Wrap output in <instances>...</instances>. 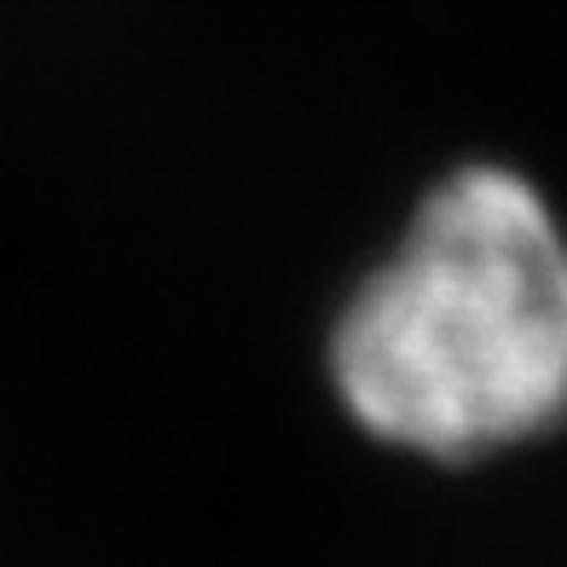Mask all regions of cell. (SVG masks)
<instances>
[{"label": "cell", "mask_w": 567, "mask_h": 567, "mask_svg": "<svg viewBox=\"0 0 567 567\" xmlns=\"http://www.w3.org/2000/svg\"><path fill=\"white\" fill-rule=\"evenodd\" d=\"M330 382L382 446L475 463L567 417V231L515 168L441 179L330 330Z\"/></svg>", "instance_id": "cell-1"}]
</instances>
